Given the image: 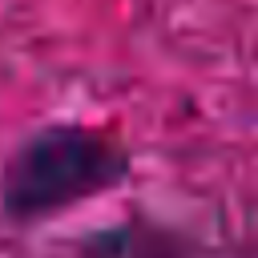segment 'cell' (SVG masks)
Here are the masks:
<instances>
[{"instance_id": "obj_1", "label": "cell", "mask_w": 258, "mask_h": 258, "mask_svg": "<svg viewBox=\"0 0 258 258\" xmlns=\"http://www.w3.org/2000/svg\"><path fill=\"white\" fill-rule=\"evenodd\" d=\"M129 169L133 157L117 133L81 121H56L28 133L4 157L0 210L12 226H36L117 189Z\"/></svg>"}]
</instances>
